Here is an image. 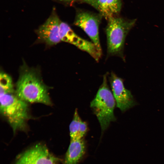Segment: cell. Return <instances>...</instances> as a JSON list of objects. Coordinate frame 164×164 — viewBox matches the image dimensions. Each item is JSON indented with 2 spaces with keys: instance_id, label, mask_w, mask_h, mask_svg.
Segmentation results:
<instances>
[{
  "instance_id": "1",
  "label": "cell",
  "mask_w": 164,
  "mask_h": 164,
  "mask_svg": "<svg viewBox=\"0 0 164 164\" xmlns=\"http://www.w3.org/2000/svg\"><path fill=\"white\" fill-rule=\"evenodd\" d=\"M50 88L43 82L39 68L29 67L25 61L20 67L15 93L27 103L52 105L49 91Z\"/></svg>"
},
{
  "instance_id": "2",
  "label": "cell",
  "mask_w": 164,
  "mask_h": 164,
  "mask_svg": "<svg viewBox=\"0 0 164 164\" xmlns=\"http://www.w3.org/2000/svg\"><path fill=\"white\" fill-rule=\"evenodd\" d=\"M0 112L15 134L18 130L25 131L31 118L28 103L20 99L15 92L0 95Z\"/></svg>"
},
{
  "instance_id": "3",
  "label": "cell",
  "mask_w": 164,
  "mask_h": 164,
  "mask_svg": "<svg viewBox=\"0 0 164 164\" xmlns=\"http://www.w3.org/2000/svg\"><path fill=\"white\" fill-rule=\"evenodd\" d=\"M108 21L105 29L108 56H117L124 60L123 50L125 39L136 20L114 16Z\"/></svg>"
},
{
  "instance_id": "4",
  "label": "cell",
  "mask_w": 164,
  "mask_h": 164,
  "mask_svg": "<svg viewBox=\"0 0 164 164\" xmlns=\"http://www.w3.org/2000/svg\"><path fill=\"white\" fill-rule=\"evenodd\" d=\"M108 73L104 75L102 83L90 103V107L100 123L102 133L111 122L116 120L114 112L116 101L108 84Z\"/></svg>"
},
{
  "instance_id": "5",
  "label": "cell",
  "mask_w": 164,
  "mask_h": 164,
  "mask_svg": "<svg viewBox=\"0 0 164 164\" xmlns=\"http://www.w3.org/2000/svg\"><path fill=\"white\" fill-rule=\"evenodd\" d=\"M102 16L100 13H93L84 11L76 13L74 24L82 29L89 36L102 55L99 34V27Z\"/></svg>"
},
{
  "instance_id": "6",
  "label": "cell",
  "mask_w": 164,
  "mask_h": 164,
  "mask_svg": "<svg viewBox=\"0 0 164 164\" xmlns=\"http://www.w3.org/2000/svg\"><path fill=\"white\" fill-rule=\"evenodd\" d=\"M59 160L46 145L38 143L19 155L14 164H56Z\"/></svg>"
},
{
  "instance_id": "7",
  "label": "cell",
  "mask_w": 164,
  "mask_h": 164,
  "mask_svg": "<svg viewBox=\"0 0 164 164\" xmlns=\"http://www.w3.org/2000/svg\"><path fill=\"white\" fill-rule=\"evenodd\" d=\"M59 35L61 41L75 46L80 50L88 53L96 61L99 60L101 55L94 44L92 42L80 37L67 24L61 21L60 26Z\"/></svg>"
},
{
  "instance_id": "8",
  "label": "cell",
  "mask_w": 164,
  "mask_h": 164,
  "mask_svg": "<svg viewBox=\"0 0 164 164\" xmlns=\"http://www.w3.org/2000/svg\"><path fill=\"white\" fill-rule=\"evenodd\" d=\"M61 21L54 11L45 22L36 30L38 41L51 46L61 41L59 35Z\"/></svg>"
},
{
  "instance_id": "9",
  "label": "cell",
  "mask_w": 164,
  "mask_h": 164,
  "mask_svg": "<svg viewBox=\"0 0 164 164\" xmlns=\"http://www.w3.org/2000/svg\"><path fill=\"white\" fill-rule=\"evenodd\" d=\"M109 80L117 108L125 112L136 104L131 91L125 87L122 78L111 72Z\"/></svg>"
},
{
  "instance_id": "10",
  "label": "cell",
  "mask_w": 164,
  "mask_h": 164,
  "mask_svg": "<svg viewBox=\"0 0 164 164\" xmlns=\"http://www.w3.org/2000/svg\"><path fill=\"white\" fill-rule=\"evenodd\" d=\"M85 148L83 138L70 140L66 154L64 164H77L84 155Z\"/></svg>"
},
{
  "instance_id": "11",
  "label": "cell",
  "mask_w": 164,
  "mask_h": 164,
  "mask_svg": "<svg viewBox=\"0 0 164 164\" xmlns=\"http://www.w3.org/2000/svg\"><path fill=\"white\" fill-rule=\"evenodd\" d=\"M15 92L12 77L3 70L0 71V94Z\"/></svg>"
},
{
  "instance_id": "12",
  "label": "cell",
  "mask_w": 164,
  "mask_h": 164,
  "mask_svg": "<svg viewBox=\"0 0 164 164\" xmlns=\"http://www.w3.org/2000/svg\"><path fill=\"white\" fill-rule=\"evenodd\" d=\"M83 2L91 5L96 9L102 17L108 20L111 17L106 7L107 0H81Z\"/></svg>"
},
{
  "instance_id": "13",
  "label": "cell",
  "mask_w": 164,
  "mask_h": 164,
  "mask_svg": "<svg viewBox=\"0 0 164 164\" xmlns=\"http://www.w3.org/2000/svg\"><path fill=\"white\" fill-rule=\"evenodd\" d=\"M82 121L76 108L74 113L73 120L69 125L70 140L77 138Z\"/></svg>"
},
{
  "instance_id": "14",
  "label": "cell",
  "mask_w": 164,
  "mask_h": 164,
  "mask_svg": "<svg viewBox=\"0 0 164 164\" xmlns=\"http://www.w3.org/2000/svg\"><path fill=\"white\" fill-rule=\"evenodd\" d=\"M121 6V0H107L106 7L110 17L120 12Z\"/></svg>"
},
{
  "instance_id": "15",
  "label": "cell",
  "mask_w": 164,
  "mask_h": 164,
  "mask_svg": "<svg viewBox=\"0 0 164 164\" xmlns=\"http://www.w3.org/2000/svg\"><path fill=\"white\" fill-rule=\"evenodd\" d=\"M88 129L87 123L84 121H82L80 126V130L77 139L83 138L87 133Z\"/></svg>"
},
{
  "instance_id": "16",
  "label": "cell",
  "mask_w": 164,
  "mask_h": 164,
  "mask_svg": "<svg viewBox=\"0 0 164 164\" xmlns=\"http://www.w3.org/2000/svg\"><path fill=\"white\" fill-rule=\"evenodd\" d=\"M60 0L61 1H72L73 0Z\"/></svg>"
}]
</instances>
